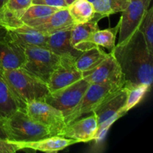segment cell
Segmentation results:
<instances>
[{
  "label": "cell",
  "mask_w": 153,
  "mask_h": 153,
  "mask_svg": "<svg viewBox=\"0 0 153 153\" xmlns=\"http://www.w3.org/2000/svg\"><path fill=\"white\" fill-rule=\"evenodd\" d=\"M112 52L123 73L125 82L152 86L153 52L148 49L140 30L123 44L115 46Z\"/></svg>",
  "instance_id": "6da1fadb"
},
{
  "label": "cell",
  "mask_w": 153,
  "mask_h": 153,
  "mask_svg": "<svg viewBox=\"0 0 153 153\" xmlns=\"http://www.w3.org/2000/svg\"><path fill=\"white\" fill-rule=\"evenodd\" d=\"M10 89L22 108L34 100H44L49 95L47 84L23 68L2 71Z\"/></svg>",
  "instance_id": "7a4b0ae2"
},
{
  "label": "cell",
  "mask_w": 153,
  "mask_h": 153,
  "mask_svg": "<svg viewBox=\"0 0 153 153\" xmlns=\"http://www.w3.org/2000/svg\"><path fill=\"white\" fill-rule=\"evenodd\" d=\"M1 123L7 139L12 142L33 141L52 136L49 128L31 120L24 109H18Z\"/></svg>",
  "instance_id": "3957f363"
},
{
  "label": "cell",
  "mask_w": 153,
  "mask_h": 153,
  "mask_svg": "<svg viewBox=\"0 0 153 153\" xmlns=\"http://www.w3.org/2000/svg\"><path fill=\"white\" fill-rule=\"evenodd\" d=\"M127 98V91L125 87L117 91L106 98L95 110L98 128L94 140L99 142L105 138L112 125L126 114L123 111Z\"/></svg>",
  "instance_id": "277c9868"
},
{
  "label": "cell",
  "mask_w": 153,
  "mask_h": 153,
  "mask_svg": "<svg viewBox=\"0 0 153 153\" xmlns=\"http://www.w3.org/2000/svg\"><path fill=\"white\" fill-rule=\"evenodd\" d=\"M123 85L118 84H91L82 97L79 104L66 116V125L87 114L92 113L106 98L116 92Z\"/></svg>",
  "instance_id": "5b68a950"
},
{
  "label": "cell",
  "mask_w": 153,
  "mask_h": 153,
  "mask_svg": "<svg viewBox=\"0 0 153 153\" xmlns=\"http://www.w3.org/2000/svg\"><path fill=\"white\" fill-rule=\"evenodd\" d=\"M25 50V62L22 68L47 84L61 56L40 46H28Z\"/></svg>",
  "instance_id": "8992f818"
},
{
  "label": "cell",
  "mask_w": 153,
  "mask_h": 153,
  "mask_svg": "<svg viewBox=\"0 0 153 153\" xmlns=\"http://www.w3.org/2000/svg\"><path fill=\"white\" fill-rule=\"evenodd\" d=\"M24 110L31 120L49 128L52 136L58 135L66 126L62 112L44 100L29 102L25 105Z\"/></svg>",
  "instance_id": "52a82bcc"
},
{
  "label": "cell",
  "mask_w": 153,
  "mask_h": 153,
  "mask_svg": "<svg viewBox=\"0 0 153 153\" xmlns=\"http://www.w3.org/2000/svg\"><path fill=\"white\" fill-rule=\"evenodd\" d=\"M90 85L85 79H82L65 88L49 93L44 101L66 116L79 104Z\"/></svg>",
  "instance_id": "ba28073f"
},
{
  "label": "cell",
  "mask_w": 153,
  "mask_h": 153,
  "mask_svg": "<svg viewBox=\"0 0 153 153\" xmlns=\"http://www.w3.org/2000/svg\"><path fill=\"white\" fill-rule=\"evenodd\" d=\"M152 0H130L120 19L117 45L123 44L139 29Z\"/></svg>",
  "instance_id": "9c48e42d"
},
{
  "label": "cell",
  "mask_w": 153,
  "mask_h": 153,
  "mask_svg": "<svg viewBox=\"0 0 153 153\" xmlns=\"http://www.w3.org/2000/svg\"><path fill=\"white\" fill-rule=\"evenodd\" d=\"M83 79L90 84L114 83L125 84L123 73L113 52L108 53L107 57L92 70L83 73Z\"/></svg>",
  "instance_id": "30bf717a"
},
{
  "label": "cell",
  "mask_w": 153,
  "mask_h": 153,
  "mask_svg": "<svg viewBox=\"0 0 153 153\" xmlns=\"http://www.w3.org/2000/svg\"><path fill=\"white\" fill-rule=\"evenodd\" d=\"M76 60L73 57L61 56L59 63L47 82L49 92L58 91L83 79V73L78 70L75 64Z\"/></svg>",
  "instance_id": "8fae6325"
},
{
  "label": "cell",
  "mask_w": 153,
  "mask_h": 153,
  "mask_svg": "<svg viewBox=\"0 0 153 153\" xmlns=\"http://www.w3.org/2000/svg\"><path fill=\"white\" fill-rule=\"evenodd\" d=\"M98 128L97 116L94 112L87 117L77 119L67 124L58 136L73 139L77 143H87L94 140Z\"/></svg>",
  "instance_id": "7c38bea8"
},
{
  "label": "cell",
  "mask_w": 153,
  "mask_h": 153,
  "mask_svg": "<svg viewBox=\"0 0 153 153\" xmlns=\"http://www.w3.org/2000/svg\"><path fill=\"white\" fill-rule=\"evenodd\" d=\"M102 18H104L102 15L96 13L95 16L88 22L75 25L72 28L70 33L72 46L80 52H84L96 46L93 43V36L97 30L100 29L98 22Z\"/></svg>",
  "instance_id": "4fadbf2b"
},
{
  "label": "cell",
  "mask_w": 153,
  "mask_h": 153,
  "mask_svg": "<svg viewBox=\"0 0 153 153\" xmlns=\"http://www.w3.org/2000/svg\"><path fill=\"white\" fill-rule=\"evenodd\" d=\"M25 62V48L5 36V38L0 41V70L4 71L22 68Z\"/></svg>",
  "instance_id": "5bb4252c"
},
{
  "label": "cell",
  "mask_w": 153,
  "mask_h": 153,
  "mask_svg": "<svg viewBox=\"0 0 153 153\" xmlns=\"http://www.w3.org/2000/svg\"><path fill=\"white\" fill-rule=\"evenodd\" d=\"M6 37L24 48L40 46L48 49V35L25 24L16 29L7 31Z\"/></svg>",
  "instance_id": "9a60e30c"
},
{
  "label": "cell",
  "mask_w": 153,
  "mask_h": 153,
  "mask_svg": "<svg viewBox=\"0 0 153 153\" xmlns=\"http://www.w3.org/2000/svg\"><path fill=\"white\" fill-rule=\"evenodd\" d=\"M19 148V149H30L33 150L41 151L46 152H56L61 151L69 146L76 143L75 140L61 136H49L40 140L26 142H13Z\"/></svg>",
  "instance_id": "2e32d148"
},
{
  "label": "cell",
  "mask_w": 153,
  "mask_h": 153,
  "mask_svg": "<svg viewBox=\"0 0 153 153\" xmlns=\"http://www.w3.org/2000/svg\"><path fill=\"white\" fill-rule=\"evenodd\" d=\"M74 25L68 8L62 7L52 13L43 23L34 27V28L49 36L58 31L71 29Z\"/></svg>",
  "instance_id": "e0dca14e"
},
{
  "label": "cell",
  "mask_w": 153,
  "mask_h": 153,
  "mask_svg": "<svg viewBox=\"0 0 153 153\" xmlns=\"http://www.w3.org/2000/svg\"><path fill=\"white\" fill-rule=\"evenodd\" d=\"M71 29L58 31L48 36V49L59 56H70L77 58L82 52L76 50L72 46L70 43Z\"/></svg>",
  "instance_id": "ac0fdd59"
},
{
  "label": "cell",
  "mask_w": 153,
  "mask_h": 153,
  "mask_svg": "<svg viewBox=\"0 0 153 153\" xmlns=\"http://www.w3.org/2000/svg\"><path fill=\"white\" fill-rule=\"evenodd\" d=\"M18 109H23L0 70V120L2 121Z\"/></svg>",
  "instance_id": "d6986e66"
},
{
  "label": "cell",
  "mask_w": 153,
  "mask_h": 153,
  "mask_svg": "<svg viewBox=\"0 0 153 153\" xmlns=\"http://www.w3.org/2000/svg\"><path fill=\"white\" fill-rule=\"evenodd\" d=\"M58 9V7L43 4H32L21 16V19L25 25L34 28L43 23Z\"/></svg>",
  "instance_id": "ffe728a7"
},
{
  "label": "cell",
  "mask_w": 153,
  "mask_h": 153,
  "mask_svg": "<svg viewBox=\"0 0 153 153\" xmlns=\"http://www.w3.org/2000/svg\"><path fill=\"white\" fill-rule=\"evenodd\" d=\"M107 55L108 53L104 52L100 46H96L82 52L76 58L75 64L78 70L83 73L97 67Z\"/></svg>",
  "instance_id": "44dd1931"
},
{
  "label": "cell",
  "mask_w": 153,
  "mask_h": 153,
  "mask_svg": "<svg viewBox=\"0 0 153 153\" xmlns=\"http://www.w3.org/2000/svg\"><path fill=\"white\" fill-rule=\"evenodd\" d=\"M67 8L75 25L88 22L96 14L94 5L88 0H75Z\"/></svg>",
  "instance_id": "7402d4cb"
},
{
  "label": "cell",
  "mask_w": 153,
  "mask_h": 153,
  "mask_svg": "<svg viewBox=\"0 0 153 153\" xmlns=\"http://www.w3.org/2000/svg\"><path fill=\"white\" fill-rule=\"evenodd\" d=\"M127 91V98L124 105L123 111L126 114L135 107L143 100L145 96L150 91L151 85L146 84H132L125 82L124 86Z\"/></svg>",
  "instance_id": "603a6c76"
},
{
  "label": "cell",
  "mask_w": 153,
  "mask_h": 153,
  "mask_svg": "<svg viewBox=\"0 0 153 153\" xmlns=\"http://www.w3.org/2000/svg\"><path fill=\"white\" fill-rule=\"evenodd\" d=\"M120 22L114 28H106L103 30H97L93 36L92 41L94 45L100 47H104L109 51L112 52L114 49L116 43L117 34L119 31Z\"/></svg>",
  "instance_id": "cb8c5ba5"
},
{
  "label": "cell",
  "mask_w": 153,
  "mask_h": 153,
  "mask_svg": "<svg viewBox=\"0 0 153 153\" xmlns=\"http://www.w3.org/2000/svg\"><path fill=\"white\" fill-rule=\"evenodd\" d=\"M129 1L130 0H97L93 3V5L96 13L105 17L123 12L128 5Z\"/></svg>",
  "instance_id": "d4e9b609"
},
{
  "label": "cell",
  "mask_w": 153,
  "mask_h": 153,
  "mask_svg": "<svg viewBox=\"0 0 153 153\" xmlns=\"http://www.w3.org/2000/svg\"><path fill=\"white\" fill-rule=\"evenodd\" d=\"M24 25L21 18L4 4L0 8V27L7 31L19 28Z\"/></svg>",
  "instance_id": "484cf974"
},
{
  "label": "cell",
  "mask_w": 153,
  "mask_h": 153,
  "mask_svg": "<svg viewBox=\"0 0 153 153\" xmlns=\"http://www.w3.org/2000/svg\"><path fill=\"white\" fill-rule=\"evenodd\" d=\"M139 30L143 34L148 49L153 52V7L148 8Z\"/></svg>",
  "instance_id": "4316f807"
},
{
  "label": "cell",
  "mask_w": 153,
  "mask_h": 153,
  "mask_svg": "<svg viewBox=\"0 0 153 153\" xmlns=\"http://www.w3.org/2000/svg\"><path fill=\"white\" fill-rule=\"evenodd\" d=\"M31 4L32 0H8L5 5L21 18Z\"/></svg>",
  "instance_id": "83f0119b"
},
{
  "label": "cell",
  "mask_w": 153,
  "mask_h": 153,
  "mask_svg": "<svg viewBox=\"0 0 153 153\" xmlns=\"http://www.w3.org/2000/svg\"><path fill=\"white\" fill-rule=\"evenodd\" d=\"M20 150L17 145L8 139L0 138V153H13Z\"/></svg>",
  "instance_id": "f1b7e54d"
},
{
  "label": "cell",
  "mask_w": 153,
  "mask_h": 153,
  "mask_svg": "<svg viewBox=\"0 0 153 153\" xmlns=\"http://www.w3.org/2000/svg\"><path fill=\"white\" fill-rule=\"evenodd\" d=\"M32 4H43L58 8L67 7V4L64 0H32Z\"/></svg>",
  "instance_id": "f546056e"
},
{
  "label": "cell",
  "mask_w": 153,
  "mask_h": 153,
  "mask_svg": "<svg viewBox=\"0 0 153 153\" xmlns=\"http://www.w3.org/2000/svg\"><path fill=\"white\" fill-rule=\"evenodd\" d=\"M0 138L7 139V135H6L5 131H4V128H3L1 120H0Z\"/></svg>",
  "instance_id": "4dcf8cb0"
},
{
  "label": "cell",
  "mask_w": 153,
  "mask_h": 153,
  "mask_svg": "<svg viewBox=\"0 0 153 153\" xmlns=\"http://www.w3.org/2000/svg\"><path fill=\"white\" fill-rule=\"evenodd\" d=\"M6 34H7V30L2 27H0V41L5 38Z\"/></svg>",
  "instance_id": "1f68e13d"
},
{
  "label": "cell",
  "mask_w": 153,
  "mask_h": 153,
  "mask_svg": "<svg viewBox=\"0 0 153 153\" xmlns=\"http://www.w3.org/2000/svg\"><path fill=\"white\" fill-rule=\"evenodd\" d=\"M7 1H8V0H0V8H1L3 5H4V4L7 3Z\"/></svg>",
  "instance_id": "d6a6232c"
},
{
  "label": "cell",
  "mask_w": 153,
  "mask_h": 153,
  "mask_svg": "<svg viewBox=\"0 0 153 153\" xmlns=\"http://www.w3.org/2000/svg\"><path fill=\"white\" fill-rule=\"evenodd\" d=\"M64 1H65V2L67 3V6H68V5H70V4H71L72 2H73V1H74L75 0H64Z\"/></svg>",
  "instance_id": "836d02e7"
},
{
  "label": "cell",
  "mask_w": 153,
  "mask_h": 153,
  "mask_svg": "<svg viewBox=\"0 0 153 153\" xmlns=\"http://www.w3.org/2000/svg\"><path fill=\"white\" fill-rule=\"evenodd\" d=\"M88 1H91V2L92 3V4H93V3H94V2H95V1H97V0H88Z\"/></svg>",
  "instance_id": "e575fe53"
}]
</instances>
